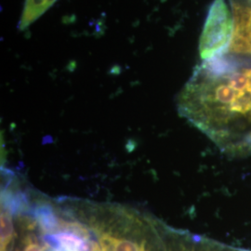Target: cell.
<instances>
[{
    "label": "cell",
    "mask_w": 251,
    "mask_h": 251,
    "mask_svg": "<svg viewBox=\"0 0 251 251\" xmlns=\"http://www.w3.org/2000/svg\"><path fill=\"white\" fill-rule=\"evenodd\" d=\"M179 115L223 151L251 152V60L225 53L198 65L177 99Z\"/></svg>",
    "instance_id": "1"
},
{
    "label": "cell",
    "mask_w": 251,
    "mask_h": 251,
    "mask_svg": "<svg viewBox=\"0 0 251 251\" xmlns=\"http://www.w3.org/2000/svg\"><path fill=\"white\" fill-rule=\"evenodd\" d=\"M86 225L101 251H166L164 225L130 206L61 198Z\"/></svg>",
    "instance_id": "2"
},
{
    "label": "cell",
    "mask_w": 251,
    "mask_h": 251,
    "mask_svg": "<svg viewBox=\"0 0 251 251\" xmlns=\"http://www.w3.org/2000/svg\"><path fill=\"white\" fill-rule=\"evenodd\" d=\"M233 15L225 0H214L199 39L202 61L228 51L233 34Z\"/></svg>",
    "instance_id": "3"
},
{
    "label": "cell",
    "mask_w": 251,
    "mask_h": 251,
    "mask_svg": "<svg viewBox=\"0 0 251 251\" xmlns=\"http://www.w3.org/2000/svg\"><path fill=\"white\" fill-rule=\"evenodd\" d=\"M233 34L228 52L251 55V5L234 4Z\"/></svg>",
    "instance_id": "4"
},
{
    "label": "cell",
    "mask_w": 251,
    "mask_h": 251,
    "mask_svg": "<svg viewBox=\"0 0 251 251\" xmlns=\"http://www.w3.org/2000/svg\"><path fill=\"white\" fill-rule=\"evenodd\" d=\"M57 0H25L24 9L19 21V29L25 30L46 11L53 6Z\"/></svg>",
    "instance_id": "5"
}]
</instances>
